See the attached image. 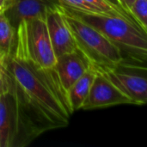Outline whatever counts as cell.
<instances>
[{"mask_svg":"<svg viewBox=\"0 0 147 147\" xmlns=\"http://www.w3.org/2000/svg\"><path fill=\"white\" fill-rule=\"evenodd\" d=\"M96 73V70L90 66L68 90V100L73 112L82 109V106L89 95Z\"/></svg>","mask_w":147,"mask_h":147,"instance_id":"8fae6325","label":"cell"},{"mask_svg":"<svg viewBox=\"0 0 147 147\" xmlns=\"http://www.w3.org/2000/svg\"><path fill=\"white\" fill-rule=\"evenodd\" d=\"M88 3H90V4H92L93 6H95L96 8H97L102 13L104 14H109V15H112V16H122L125 17L130 21H132L133 22L136 23L135 22H134L133 20H131L130 18H128L127 16H126L125 15H123L122 13H121L120 11L116 10L114 7H112L109 3H108L105 0H86ZM138 24V23H136ZM139 25V24H138ZM140 26V25H139ZM141 28V27H140Z\"/></svg>","mask_w":147,"mask_h":147,"instance_id":"9a60e30c","label":"cell"},{"mask_svg":"<svg viewBox=\"0 0 147 147\" xmlns=\"http://www.w3.org/2000/svg\"><path fill=\"white\" fill-rule=\"evenodd\" d=\"M9 0H0V13H3L9 6Z\"/></svg>","mask_w":147,"mask_h":147,"instance_id":"d6986e66","label":"cell"},{"mask_svg":"<svg viewBox=\"0 0 147 147\" xmlns=\"http://www.w3.org/2000/svg\"><path fill=\"white\" fill-rule=\"evenodd\" d=\"M7 92H8V84H7L6 73H3L0 71V93H7Z\"/></svg>","mask_w":147,"mask_h":147,"instance_id":"e0dca14e","label":"cell"},{"mask_svg":"<svg viewBox=\"0 0 147 147\" xmlns=\"http://www.w3.org/2000/svg\"><path fill=\"white\" fill-rule=\"evenodd\" d=\"M6 78L14 113L13 147L26 146L47 131L68 126L73 111L67 91L54 67L42 68L32 59L22 21L6 60Z\"/></svg>","mask_w":147,"mask_h":147,"instance_id":"6da1fadb","label":"cell"},{"mask_svg":"<svg viewBox=\"0 0 147 147\" xmlns=\"http://www.w3.org/2000/svg\"><path fill=\"white\" fill-rule=\"evenodd\" d=\"M130 14L137 21L140 26L147 31V0H134L131 8Z\"/></svg>","mask_w":147,"mask_h":147,"instance_id":"4fadbf2b","label":"cell"},{"mask_svg":"<svg viewBox=\"0 0 147 147\" xmlns=\"http://www.w3.org/2000/svg\"><path fill=\"white\" fill-rule=\"evenodd\" d=\"M62 11L77 49L94 70L102 71L115 68L125 60L121 50L102 34L63 9Z\"/></svg>","mask_w":147,"mask_h":147,"instance_id":"3957f363","label":"cell"},{"mask_svg":"<svg viewBox=\"0 0 147 147\" xmlns=\"http://www.w3.org/2000/svg\"><path fill=\"white\" fill-rule=\"evenodd\" d=\"M14 113L9 94L0 93V147H13Z\"/></svg>","mask_w":147,"mask_h":147,"instance_id":"30bf717a","label":"cell"},{"mask_svg":"<svg viewBox=\"0 0 147 147\" xmlns=\"http://www.w3.org/2000/svg\"><path fill=\"white\" fill-rule=\"evenodd\" d=\"M121 3V5L123 6V8L130 14V8L134 3V0H119Z\"/></svg>","mask_w":147,"mask_h":147,"instance_id":"ac0fdd59","label":"cell"},{"mask_svg":"<svg viewBox=\"0 0 147 147\" xmlns=\"http://www.w3.org/2000/svg\"><path fill=\"white\" fill-rule=\"evenodd\" d=\"M16 36V29L3 13H0V57L7 59L10 54Z\"/></svg>","mask_w":147,"mask_h":147,"instance_id":"7c38bea8","label":"cell"},{"mask_svg":"<svg viewBox=\"0 0 147 147\" xmlns=\"http://www.w3.org/2000/svg\"><path fill=\"white\" fill-rule=\"evenodd\" d=\"M84 56L76 49L57 58L54 69L64 89L68 91L71 85L90 67Z\"/></svg>","mask_w":147,"mask_h":147,"instance_id":"9c48e42d","label":"cell"},{"mask_svg":"<svg viewBox=\"0 0 147 147\" xmlns=\"http://www.w3.org/2000/svg\"><path fill=\"white\" fill-rule=\"evenodd\" d=\"M22 22L28 52L32 59L42 68L54 67L57 58L51 44L45 17H36Z\"/></svg>","mask_w":147,"mask_h":147,"instance_id":"5b68a950","label":"cell"},{"mask_svg":"<svg viewBox=\"0 0 147 147\" xmlns=\"http://www.w3.org/2000/svg\"><path fill=\"white\" fill-rule=\"evenodd\" d=\"M60 5L58 0H9L4 16L16 29L23 20L45 17L47 9Z\"/></svg>","mask_w":147,"mask_h":147,"instance_id":"ba28073f","label":"cell"},{"mask_svg":"<svg viewBox=\"0 0 147 147\" xmlns=\"http://www.w3.org/2000/svg\"><path fill=\"white\" fill-rule=\"evenodd\" d=\"M6 60L7 59H4L0 57V71L3 73H6Z\"/></svg>","mask_w":147,"mask_h":147,"instance_id":"ffe728a7","label":"cell"},{"mask_svg":"<svg viewBox=\"0 0 147 147\" xmlns=\"http://www.w3.org/2000/svg\"><path fill=\"white\" fill-rule=\"evenodd\" d=\"M61 9L102 34L121 50L124 59L128 58L137 63L146 62L147 32L138 24L122 16L87 12L64 5Z\"/></svg>","mask_w":147,"mask_h":147,"instance_id":"7a4b0ae2","label":"cell"},{"mask_svg":"<svg viewBox=\"0 0 147 147\" xmlns=\"http://www.w3.org/2000/svg\"><path fill=\"white\" fill-rule=\"evenodd\" d=\"M146 66L127 64L125 60L117 67L101 71L116 88L127 96L132 104L144 105L147 102Z\"/></svg>","mask_w":147,"mask_h":147,"instance_id":"277c9868","label":"cell"},{"mask_svg":"<svg viewBox=\"0 0 147 147\" xmlns=\"http://www.w3.org/2000/svg\"><path fill=\"white\" fill-rule=\"evenodd\" d=\"M61 5L72 8L78 10L87 11V12H96V13H102L97 8L88 3L86 0H58Z\"/></svg>","mask_w":147,"mask_h":147,"instance_id":"5bb4252c","label":"cell"},{"mask_svg":"<svg viewBox=\"0 0 147 147\" xmlns=\"http://www.w3.org/2000/svg\"><path fill=\"white\" fill-rule=\"evenodd\" d=\"M108 3H109L112 7H114L116 10H118V11H120L121 13H122L123 15H125L126 16H127L128 18H130L131 20H133L134 22H135L136 23H138L137 22V21L134 18V16L131 15V14H129L124 8H123V6L121 5V2L119 1V0H105ZM139 24V23H138ZM140 25V24H139ZM143 29V28H142Z\"/></svg>","mask_w":147,"mask_h":147,"instance_id":"2e32d148","label":"cell"},{"mask_svg":"<svg viewBox=\"0 0 147 147\" xmlns=\"http://www.w3.org/2000/svg\"><path fill=\"white\" fill-rule=\"evenodd\" d=\"M89 95L83 109H95L121 104H132L130 99L116 88L101 71H96Z\"/></svg>","mask_w":147,"mask_h":147,"instance_id":"8992f818","label":"cell"},{"mask_svg":"<svg viewBox=\"0 0 147 147\" xmlns=\"http://www.w3.org/2000/svg\"><path fill=\"white\" fill-rule=\"evenodd\" d=\"M60 5L47 9L45 16L48 34L56 58L77 49Z\"/></svg>","mask_w":147,"mask_h":147,"instance_id":"52a82bcc","label":"cell"}]
</instances>
